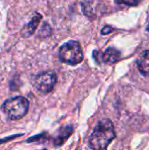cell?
Listing matches in <instances>:
<instances>
[{
    "label": "cell",
    "instance_id": "6da1fadb",
    "mask_svg": "<svg viewBox=\"0 0 149 150\" xmlns=\"http://www.w3.org/2000/svg\"><path fill=\"white\" fill-rule=\"evenodd\" d=\"M115 138L113 125L110 120H100L93 129L89 139V147L91 149H106Z\"/></svg>",
    "mask_w": 149,
    "mask_h": 150
},
{
    "label": "cell",
    "instance_id": "7a4b0ae2",
    "mask_svg": "<svg viewBox=\"0 0 149 150\" xmlns=\"http://www.w3.org/2000/svg\"><path fill=\"white\" fill-rule=\"evenodd\" d=\"M29 102L22 97L18 96L9 98L4 102L1 106L2 112L11 120H18L22 119L28 112Z\"/></svg>",
    "mask_w": 149,
    "mask_h": 150
},
{
    "label": "cell",
    "instance_id": "3957f363",
    "mask_svg": "<svg viewBox=\"0 0 149 150\" xmlns=\"http://www.w3.org/2000/svg\"><path fill=\"white\" fill-rule=\"evenodd\" d=\"M59 59L61 62L68 65H77L83 60L82 47L78 41L69 40L63 44L59 51Z\"/></svg>",
    "mask_w": 149,
    "mask_h": 150
},
{
    "label": "cell",
    "instance_id": "277c9868",
    "mask_svg": "<svg viewBox=\"0 0 149 150\" xmlns=\"http://www.w3.org/2000/svg\"><path fill=\"white\" fill-rule=\"evenodd\" d=\"M56 83L57 76L55 73L52 71H46L39 74L33 81L34 87L43 94H47L52 91Z\"/></svg>",
    "mask_w": 149,
    "mask_h": 150
},
{
    "label": "cell",
    "instance_id": "5b68a950",
    "mask_svg": "<svg viewBox=\"0 0 149 150\" xmlns=\"http://www.w3.org/2000/svg\"><path fill=\"white\" fill-rule=\"evenodd\" d=\"M121 57V54L114 47L107 48L102 54V61L108 64H112L118 62Z\"/></svg>",
    "mask_w": 149,
    "mask_h": 150
},
{
    "label": "cell",
    "instance_id": "8992f818",
    "mask_svg": "<svg viewBox=\"0 0 149 150\" xmlns=\"http://www.w3.org/2000/svg\"><path fill=\"white\" fill-rule=\"evenodd\" d=\"M138 67L140 72L146 76H149V50L145 51L142 55L141 56L139 62H138Z\"/></svg>",
    "mask_w": 149,
    "mask_h": 150
},
{
    "label": "cell",
    "instance_id": "52a82bcc",
    "mask_svg": "<svg viewBox=\"0 0 149 150\" xmlns=\"http://www.w3.org/2000/svg\"><path fill=\"white\" fill-rule=\"evenodd\" d=\"M40 19H41V16L40 15L37 14V16H34V18L31 20V22L28 25H26L25 26V28L23 29L24 35L25 36H29V35L32 34L33 32L36 30V28H37V26H38V25H39V23L40 21Z\"/></svg>",
    "mask_w": 149,
    "mask_h": 150
},
{
    "label": "cell",
    "instance_id": "ba28073f",
    "mask_svg": "<svg viewBox=\"0 0 149 150\" xmlns=\"http://www.w3.org/2000/svg\"><path fill=\"white\" fill-rule=\"evenodd\" d=\"M120 4H125L127 5H136L139 3V0H117Z\"/></svg>",
    "mask_w": 149,
    "mask_h": 150
}]
</instances>
